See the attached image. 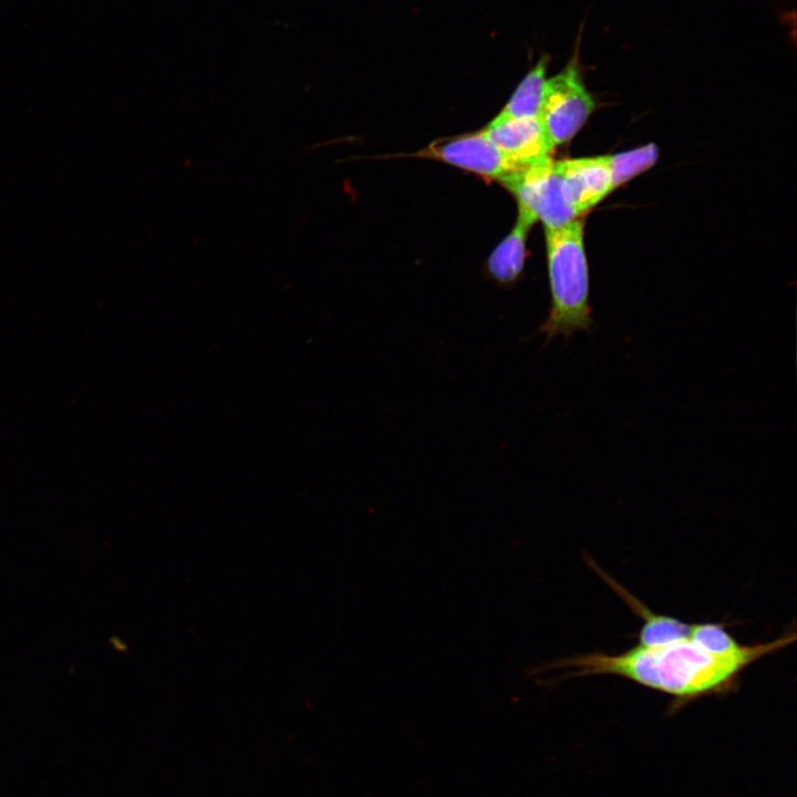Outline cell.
I'll return each instance as SVG.
<instances>
[{"mask_svg": "<svg viewBox=\"0 0 797 797\" xmlns=\"http://www.w3.org/2000/svg\"><path fill=\"white\" fill-rule=\"evenodd\" d=\"M796 632L774 641L745 645L739 652L720 655L707 651L691 634L661 646L633 648L619 654L586 653L561 658L526 671L527 676L567 669L547 684L570 677L615 675L666 693L680 704L733 691L739 674L752 663L795 642Z\"/></svg>", "mask_w": 797, "mask_h": 797, "instance_id": "cell-1", "label": "cell"}, {"mask_svg": "<svg viewBox=\"0 0 797 797\" xmlns=\"http://www.w3.org/2000/svg\"><path fill=\"white\" fill-rule=\"evenodd\" d=\"M551 306L537 334L544 346L561 335L567 342L576 332L591 333L594 321L589 304V270L583 244V220L577 218L545 229Z\"/></svg>", "mask_w": 797, "mask_h": 797, "instance_id": "cell-2", "label": "cell"}, {"mask_svg": "<svg viewBox=\"0 0 797 797\" xmlns=\"http://www.w3.org/2000/svg\"><path fill=\"white\" fill-rule=\"evenodd\" d=\"M581 30L582 27L570 60L559 73L547 79L544 86L538 117L555 146L569 142L594 110L579 66Z\"/></svg>", "mask_w": 797, "mask_h": 797, "instance_id": "cell-3", "label": "cell"}, {"mask_svg": "<svg viewBox=\"0 0 797 797\" xmlns=\"http://www.w3.org/2000/svg\"><path fill=\"white\" fill-rule=\"evenodd\" d=\"M545 229L562 227L579 218L565 199L557 161L546 157L499 182Z\"/></svg>", "mask_w": 797, "mask_h": 797, "instance_id": "cell-4", "label": "cell"}, {"mask_svg": "<svg viewBox=\"0 0 797 797\" xmlns=\"http://www.w3.org/2000/svg\"><path fill=\"white\" fill-rule=\"evenodd\" d=\"M416 156L439 159L498 182L528 166L504 154L483 130L434 142Z\"/></svg>", "mask_w": 797, "mask_h": 797, "instance_id": "cell-5", "label": "cell"}, {"mask_svg": "<svg viewBox=\"0 0 797 797\" xmlns=\"http://www.w3.org/2000/svg\"><path fill=\"white\" fill-rule=\"evenodd\" d=\"M557 168L565 199L579 215L612 192L609 155L557 161Z\"/></svg>", "mask_w": 797, "mask_h": 797, "instance_id": "cell-6", "label": "cell"}, {"mask_svg": "<svg viewBox=\"0 0 797 797\" xmlns=\"http://www.w3.org/2000/svg\"><path fill=\"white\" fill-rule=\"evenodd\" d=\"M483 131L504 154L524 165L550 157L556 147L539 117L497 115Z\"/></svg>", "mask_w": 797, "mask_h": 797, "instance_id": "cell-7", "label": "cell"}, {"mask_svg": "<svg viewBox=\"0 0 797 797\" xmlns=\"http://www.w3.org/2000/svg\"><path fill=\"white\" fill-rule=\"evenodd\" d=\"M537 219L524 208L518 207L515 226L493 250L487 261L490 277L499 284L516 282L525 263L526 240Z\"/></svg>", "mask_w": 797, "mask_h": 797, "instance_id": "cell-8", "label": "cell"}, {"mask_svg": "<svg viewBox=\"0 0 797 797\" xmlns=\"http://www.w3.org/2000/svg\"><path fill=\"white\" fill-rule=\"evenodd\" d=\"M608 583L643 619L638 635V645L644 648L661 646L691 636L693 624L685 623L674 617L654 613L611 578H608Z\"/></svg>", "mask_w": 797, "mask_h": 797, "instance_id": "cell-9", "label": "cell"}, {"mask_svg": "<svg viewBox=\"0 0 797 797\" xmlns=\"http://www.w3.org/2000/svg\"><path fill=\"white\" fill-rule=\"evenodd\" d=\"M549 55L544 54L527 72L498 115L509 118L538 117Z\"/></svg>", "mask_w": 797, "mask_h": 797, "instance_id": "cell-10", "label": "cell"}, {"mask_svg": "<svg viewBox=\"0 0 797 797\" xmlns=\"http://www.w3.org/2000/svg\"><path fill=\"white\" fill-rule=\"evenodd\" d=\"M658 158L659 149L654 143L609 155L611 189L614 190L636 175L651 168Z\"/></svg>", "mask_w": 797, "mask_h": 797, "instance_id": "cell-11", "label": "cell"}]
</instances>
